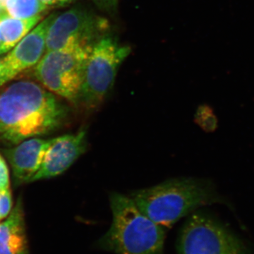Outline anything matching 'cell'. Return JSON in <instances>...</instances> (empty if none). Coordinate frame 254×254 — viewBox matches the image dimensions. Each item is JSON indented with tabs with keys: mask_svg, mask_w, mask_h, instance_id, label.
I'll list each match as a JSON object with an SVG mask.
<instances>
[{
	"mask_svg": "<svg viewBox=\"0 0 254 254\" xmlns=\"http://www.w3.org/2000/svg\"><path fill=\"white\" fill-rule=\"evenodd\" d=\"M179 254H245L243 244L203 213L192 214L182 227Z\"/></svg>",
	"mask_w": 254,
	"mask_h": 254,
	"instance_id": "6",
	"label": "cell"
},
{
	"mask_svg": "<svg viewBox=\"0 0 254 254\" xmlns=\"http://www.w3.org/2000/svg\"><path fill=\"white\" fill-rule=\"evenodd\" d=\"M55 14L50 15L0 60V87L36 66L46 51L47 32Z\"/></svg>",
	"mask_w": 254,
	"mask_h": 254,
	"instance_id": "8",
	"label": "cell"
},
{
	"mask_svg": "<svg viewBox=\"0 0 254 254\" xmlns=\"http://www.w3.org/2000/svg\"><path fill=\"white\" fill-rule=\"evenodd\" d=\"M73 0H57V3L60 4H66L72 1Z\"/></svg>",
	"mask_w": 254,
	"mask_h": 254,
	"instance_id": "19",
	"label": "cell"
},
{
	"mask_svg": "<svg viewBox=\"0 0 254 254\" xmlns=\"http://www.w3.org/2000/svg\"><path fill=\"white\" fill-rule=\"evenodd\" d=\"M67 107L55 94L31 80L0 87V140L16 145L49 134L67 118Z\"/></svg>",
	"mask_w": 254,
	"mask_h": 254,
	"instance_id": "1",
	"label": "cell"
},
{
	"mask_svg": "<svg viewBox=\"0 0 254 254\" xmlns=\"http://www.w3.org/2000/svg\"><path fill=\"white\" fill-rule=\"evenodd\" d=\"M48 9L40 0H6L4 5L6 14L21 19L39 16Z\"/></svg>",
	"mask_w": 254,
	"mask_h": 254,
	"instance_id": "13",
	"label": "cell"
},
{
	"mask_svg": "<svg viewBox=\"0 0 254 254\" xmlns=\"http://www.w3.org/2000/svg\"><path fill=\"white\" fill-rule=\"evenodd\" d=\"M0 254H29L21 199L0 222Z\"/></svg>",
	"mask_w": 254,
	"mask_h": 254,
	"instance_id": "11",
	"label": "cell"
},
{
	"mask_svg": "<svg viewBox=\"0 0 254 254\" xmlns=\"http://www.w3.org/2000/svg\"><path fill=\"white\" fill-rule=\"evenodd\" d=\"M95 6L107 14H114L118 10V0H91Z\"/></svg>",
	"mask_w": 254,
	"mask_h": 254,
	"instance_id": "17",
	"label": "cell"
},
{
	"mask_svg": "<svg viewBox=\"0 0 254 254\" xmlns=\"http://www.w3.org/2000/svg\"><path fill=\"white\" fill-rule=\"evenodd\" d=\"M10 188L9 171L7 164L0 155V190Z\"/></svg>",
	"mask_w": 254,
	"mask_h": 254,
	"instance_id": "16",
	"label": "cell"
},
{
	"mask_svg": "<svg viewBox=\"0 0 254 254\" xmlns=\"http://www.w3.org/2000/svg\"><path fill=\"white\" fill-rule=\"evenodd\" d=\"M93 43L46 52L35 66V77L53 94L78 104L85 64Z\"/></svg>",
	"mask_w": 254,
	"mask_h": 254,
	"instance_id": "5",
	"label": "cell"
},
{
	"mask_svg": "<svg viewBox=\"0 0 254 254\" xmlns=\"http://www.w3.org/2000/svg\"><path fill=\"white\" fill-rule=\"evenodd\" d=\"M113 221L98 241L102 250L116 254H163L165 230L142 213L129 195L112 193Z\"/></svg>",
	"mask_w": 254,
	"mask_h": 254,
	"instance_id": "3",
	"label": "cell"
},
{
	"mask_svg": "<svg viewBox=\"0 0 254 254\" xmlns=\"http://www.w3.org/2000/svg\"><path fill=\"white\" fill-rule=\"evenodd\" d=\"M0 46H1V41H0Z\"/></svg>",
	"mask_w": 254,
	"mask_h": 254,
	"instance_id": "22",
	"label": "cell"
},
{
	"mask_svg": "<svg viewBox=\"0 0 254 254\" xmlns=\"http://www.w3.org/2000/svg\"><path fill=\"white\" fill-rule=\"evenodd\" d=\"M43 18V14L26 19L16 18L6 12L0 16V55L14 48Z\"/></svg>",
	"mask_w": 254,
	"mask_h": 254,
	"instance_id": "12",
	"label": "cell"
},
{
	"mask_svg": "<svg viewBox=\"0 0 254 254\" xmlns=\"http://www.w3.org/2000/svg\"><path fill=\"white\" fill-rule=\"evenodd\" d=\"M12 210V196L11 190H0V220L6 218Z\"/></svg>",
	"mask_w": 254,
	"mask_h": 254,
	"instance_id": "15",
	"label": "cell"
},
{
	"mask_svg": "<svg viewBox=\"0 0 254 254\" xmlns=\"http://www.w3.org/2000/svg\"><path fill=\"white\" fill-rule=\"evenodd\" d=\"M129 196L142 213L165 230L195 209L221 201L210 182L187 177L136 190Z\"/></svg>",
	"mask_w": 254,
	"mask_h": 254,
	"instance_id": "2",
	"label": "cell"
},
{
	"mask_svg": "<svg viewBox=\"0 0 254 254\" xmlns=\"http://www.w3.org/2000/svg\"><path fill=\"white\" fill-rule=\"evenodd\" d=\"M107 22L91 11L75 7L55 14L46 40V51L95 43L106 29Z\"/></svg>",
	"mask_w": 254,
	"mask_h": 254,
	"instance_id": "7",
	"label": "cell"
},
{
	"mask_svg": "<svg viewBox=\"0 0 254 254\" xmlns=\"http://www.w3.org/2000/svg\"><path fill=\"white\" fill-rule=\"evenodd\" d=\"M109 35L93 43L85 64L79 103L87 110L98 108L111 91L120 66L131 53Z\"/></svg>",
	"mask_w": 254,
	"mask_h": 254,
	"instance_id": "4",
	"label": "cell"
},
{
	"mask_svg": "<svg viewBox=\"0 0 254 254\" xmlns=\"http://www.w3.org/2000/svg\"><path fill=\"white\" fill-rule=\"evenodd\" d=\"M49 139L33 137L4 150L16 183L31 182L41 168Z\"/></svg>",
	"mask_w": 254,
	"mask_h": 254,
	"instance_id": "10",
	"label": "cell"
},
{
	"mask_svg": "<svg viewBox=\"0 0 254 254\" xmlns=\"http://www.w3.org/2000/svg\"><path fill=\"white\" fill-rule=\"evenodd\" d=\"M88 136L86 128L75 133L50 138L41 168L31 182L59 176L86 152Z\"/></svg>",
	"mask_w": 254,
	"mask_h": 254,
	"instance_id": "9",
	"label": "cell"
},
{
	"mask_svg": "<svg viewBox=\"0 0 254 254\" xmlns=\"http://www.w3.org/2000/svg\"><path fill=\"white\" fill-rule=\"evenodd\" d=\"M6 0H0V4L4 7V5L5 3H6Z\"/></svg>",
	"mask_w": 254,
	"mask_h": 254,
	"instance_id": "21",
	"label": "cell"
},
{
	"mask_svg": "<svg viewBox=\"0 0 254 254\" xmlns=\"http://www.w3.org/2000/svg\"><path fill=\"white\" fill-rule=\"evenodd\" d=\"M43 4L49 7L57 4V0H40Z\"/></svg>",
	"mask_w": 254,
	"mask_h": 254,
	"instance_id": "18",
	"label": "cell"
},
{
	"mask_svg": "<svg viewBox=\"0 0 254 254\" xmlns=\"http://www.w3.org/2000/svg\"><path fill=\"white\" fill-rule=\"evenodd\" d=\"M5 12H6V11H5L4 7L0 4V16H1V14H4Z\"/></svg>",
	"mask_w": 254,
	"mask_h": 254,
	"instance_id": "20",
	"label": "cell"
},
{
	"mask_svg": "<svg viewBox=\"0 0 254 254\" xmlns=\"http://www.w3.org/2000/svg\"><path fill=\"white\" fill-rule=\"evenodd\" d=\"M195 120L197 123L202 128L207 131H213L217 125L216 118L211 111L210 108L206 106H201L197 110L195 114Z\"/></svg>",
	"mask_w": 254,
	"mask_h": 254,
	"instance_id": "14",
	"label": "cell"
}]
</instances>
